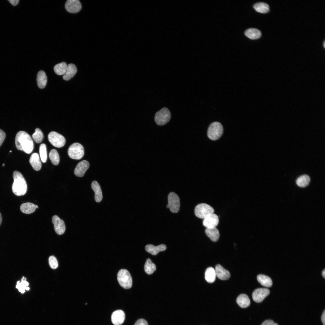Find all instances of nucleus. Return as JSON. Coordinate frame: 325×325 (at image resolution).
I'll list each match as a JSON object with an SVG mask.
<instances>
[{
    "instance_id": "nucleus-38",
    "label": "nucleus",
    "mask_w": 325,
    "mask_h": 325,
    "mask_svg": "<svg viewBox=\"0 0 325 325\" xmlns=\"http://www.w3.org/2000/svg\"><path fill=\"white\" fill-rule=\"evenodd\" d=\"M134 325H148L147 321L143 319H140L138 320Z\"/></svg>"
},
{
    "instance_id": "nucleus-10",
    "label": "nucleus",
    "mask_w": 325,
    "mask_h": 325,
    "mask_svg": "<svg viewBox=\"0 0 325 325\" xmlns=\"http://www.w3.org/2000/svg\"><path fill=\"white\" fill-rule=\"evenodd\" d=\"M270 292L269 290L266 288L257 289L252 293L253 299L256 302H261L269 295Z\"/></svg>"
},
{
    "instance_id": "nucleus-31",
    "label": "nucleus",
    "mask_w": 325,
    "mask_h": 325,
    "mask_svg": "<svg viewBox=\"0 0 325 325\" xmlns=\"http://www.w3.org/2000/svg\"><path fill=\"white\" fill-rule=\"evenodd\" d=\"M29 284V283L26 281V278L23 277L21 282L17 281L16 287L21 293H23L25 292V290H29V288L28 287Z\"/></svg>"
},
{
    "instance_id": "nucleus-36",
    "label": "nucleus",
    "mask_w": 325,
    "mask_h": 325,
    "mask_svg": "<svg viewBox=\"0 0 325 325\" xmlns=\"http://www.w3.org/2000/svg\"><path fill=\"white\" fill-rule=\"evenodd\" d=\"M49 263L50 267L53 269L56 268L58 266V262L56 258L53 256L49 257Z\"/></svg>"
},
{
    "instance_id": "nucleus-16",
    "label": "nucleus",
    "mask_w": 325,
    "mask_h": 325,
    "mask_svg": "<svg viewBox=\"0 0 325 325\" xmlns=\"http://www.w3.org/2000/svg\"><path fill=\"white\" fill-rule=\"evenodd\" d=\"M215 270L216 276L219 279L222 280H225L228 279L230 277V274L229 271L224 268L220 265H217Z\"/></svg>"
},
{
    "instance_id": "nucleus-2",
    "label": "nucleus",
    "mask_w": 325,
    "mask_h": 325,
    "mask_svg": "<svg viewBox=\"0 0 325 325\" xmlns=\"http://www.w3.org/2000/svg\"><path fill=\"white\" fill-rule=\"evenodd\" d=\"M14 182L12 189L13 193L17 196L24 195L27 190V185L22 175L19 172L15 171L13 174Z\"/></svg>"
},
{
    "instance_id": "nucleus-25",
    "label": "nucleus",
    "mask_w": 325,
    "mask_h": 325,
    "mask_svg": "<svg viewBox=\"0 0 325 325\" xmlns=\"http://www.w3.org/2000/svg\"><path fill=\"white\" fill-rule=\"evenodd\" d=\"M36 209L35 205L30 202L23 203L20 206L21 211L26 214H29L33 212Z\"/></svg>"
},
{
    "instance_id": "nucleus-14",
    "label": "nucleus",
    "mask_w": 325,
    "mask_h": 325,
    "mask_svg": "<svg viewBox=\"0 0 325 325\" xmlns=\"http://www.w3.org/2000/svg\"><path fill=\"white\" fill-rule=\"evenodd\" d=\"M89 166V162L85 160L80 162L74 169L75 175L77 177H82Z\"/></svg>"
},
{
    "instance_id": "nucleus-42",
    "label": "nucleus",
    "mask_w": 325,
    "mask_h": 325,
    "mask_svg": "<svg viewBox=\"0 0 325 325\" xmlns=\"http://www.w3.org/2000/svg\"><path fill=\"white\" fill-rule=\"evenodd\" d=\"M322 275L323 277L325 278V269H324L322 272Z\"/></svg>"
},
{
    "instance_id": "nucleus-37",
    "label": "nucleus",
    "mask_w": 325,
    "mask_h": 325,
    "mask_svg": "<svg viewBox=\"0 0 325 325\" xmlns=\"http://www.w3.org/2000/svg\"><path fill=\"white\" fill-rule=\"evenodd\" d=\"M6 137L5 133L2 130L0 129V147L3 143Z\"/></svg>"
},
{
    "instance_id": "nucleus-45",
    "label": "nucleus",
    "mask_w": 325,
    "mask_h": 325,
    "mask_svg": "<svg viewBox=\"0 0 325 325\" xmlns=\"http://www.w3.org/2000/svg\"><path fill=\"white\" fill-rule=\"evenodd\" d=\"M323 46H324V48H325V41H324V43H323Z\"/></svg>"
},
{
    "instance_id": "nucleus-23",
    "label": "nucleus",
    "mask_w": 325,
    "mask_h": 325,
    "mask_svg": "<svg viewBox=\"0 0 325 325\" xmlns=\"http://www.w3.org/2000/svg\"><path fill=\"white\" fill-rule=\"evenodd\" d=\"M47 78L45 72L41 70L38 72L37 75V81L38 87L40 88H44L46 85Z\"/></svg>"
},
{
    "instance_id": "nucleus-40",
    "label": "nucleus",
    "mask_w": 325,
    "mask_h": 325,
    "mask_svg": "<svg viewBox=\"0 0 325 325\" xmlns=\"http://www.w3.org/2000/svg\"><path fill=\"white\" fill-rule=\"evenodd\" d=\"M8 1L13 5L15 6L18 3L19 0H8Z\"/></svg>"
},
{
    "instance_id": "nucleus-34",
    "label": "nucleus",
    "mask_w": 325,
    "mask_h": 325,
    "mask_svg": "<svg viewBox=\"0 0 325 325\" xmlns=\"http://www.w3.org/2000/svg\"><path fill=\"white\" fill-rule=\"evenodd\" d=\"M32 137L35 141L37 143H41L43 138V134L41 130L38 128L35 129V132L33 134Z\"/></svg>"
},
{
    "instance_id": "nucleus-9",
    "label": "nucleus",
    "mask_w": 325,
    "mask_h": 325,
    "mask_svg": "<svg viewBox=\"0 0 325 325\" xmlns=\"http://www.w3.org/2000/svg\"><path fill=\"white\" fill-rule=\"evenodd\" d=\"M48 139L50 143L56 147L60 148L63 147L66 142L64 137L55 132H50L48 135Z\"/></svg>"
},
{
    "instance_id": "nucleus-35",
    "label": "nucleus",
    "mask_w": 325,
    "mask_h": 325,
    "mask_svg": "<svg viewBox=\"0 0 325 325\" xmlns=\"http://www.w3.org/2000/svg\"><path fill=\"white\" fill-rule=\"evenodd\" d=\"M39 151L40 158L43 163L46 162L47 159V152L46 144H41L39 147Z\"/></svg>"
},
{
    "instance_id": "nucleus-39",
    "label": "nucleus",
    "mask_w": 325,
    "mask_h": 325,
    "mask_svg": "<svg viewBox=\"0 0 325 325\" xmlns=\"http://www.w3.org/2000/svg\"><path fill=\"white\" fill-rule=\"evenodd\" d=\"M261 325H278V324L275 323L272 320H268L264 321Z\"/></svg>"
},
{
    "instance_id": "nucleus-20",
    "label": "nucleus",
    "mask_w": 325,
    "mask_h": 325,
    "mask_svg": "<svg viewBox=\"0 0 325 325\" xmlns=\"http://www.w3.org/2000/svg\"><path fill=\"white\" fill-rule=\"evenodd\" d=\"M77 71L76 66L73 63H70L67 66V70L63 76V79L65 80H70L73 77Z\"/></svg>"
},
{
    "instance_id": "nucleus-21",
    "label": "nucleus",
    "mask_w": 325,
    "mask_h": 325,
    "mask_svg": "<svg viewBox=\"0 0 325 325\" xmlns=\"http://www.w3.org/2000/svg\"><path fill=\"white\" fill-rule=\"evenodd\" d=\"M205 232L208 237L213 242L217 241L219 239L220 234L219 231L216 227L206 228Z\"/></svg>"
},
{
    "instance_id": "nucleus-4",
    "label": "nucleus",
    "mask_w": 325,
    "mask_h": 325,
    "mask_svg": "<svg viewBox=\"0 0 325 325\" xmlns=\"http://www.w3.org/2000/svg\"><path fill=\"white\" fill-rule=\"evenodd\" d=\"M223 131L222 125L219 122H216L212 123L208 127L207 136L212 140H216L220 138L222 134Z\"/></svg>"
},
{
    "instance_id": "nucleus-29",
    "label": "nucleus",
    "mask_w": 325,
    "mask_h": 325,
    "mask_svg": "<svg viewBox=\"0 0 325 325\" xmlns=\"http://www.w3.org/2000/svg\"><path fill=\"white\" fill-rule=\"evenodd\" d=\"M253 8L256 11L263 13H267L269 10L268 5L263 2L256 3L254 5Z\"/></svg>"
},
{
    "instance_id": "nucleus-32",
    "label": "nucleus",
    "mask_w": 325,
    "mask_h": 325,
    "mask_svg": "<svg viewBox=\"0 0 325 325\" xmlns=\"http://www.w3.org/2000/svg\"><path fill=\"white\" fill-rule=\"evenodd\" d=\"M144 269L145 272L148 274H152L156 270L155 265L152 262L151 259L148 258L145 263Z\"/></svg>"
},
{
    "instance_id": "nucleus-22",
    "label": "nucleus",
    "mask_w": 325,
    "mask_h": 325,
    "mask_svg": "<svg viewBox=\"0 0 325 325\" xmlns=\"http://www.w3.org/2000/svg\"><path fill=\"white\" fill-rule=\"evenodd\" d=\"M237 302L238 305L243 308H246L250 305V300L247 295L242 294L239 295L237 298Z\"/></svg>"
},
{
    "instance_id": "nucleus-19",
    "label": "nucleus",
    "mask_w": 325,
    "mask_h": 325,
    "mask_svg": "<svg viewBox=\"0 0 325 325\" xmlns=\"http://www.w3.org/2000/svg\"><path fill=\"white\" fill-rule=\"evenodd\" d=\"M166 246L163 244L155 246L153 245L149 244L145 247L146 250L153 255H157L159 252L164 251L166 249Z\"/></svg>"
},
{
    "instance_id": "nucleus-8",
    "label": "nucleus",
    "mask_w": 325,
    "mask_h": 325,
    "mask_svg": "<svg viewBox=\"0 0 325 325\" xmlns=\"http://www.w3.org/2000/svg\"><path fill=\"white\" fill-rule=\"evenodd\" d=\"M168 204L166 207L169 209L170 211L174 213L178 212L180 207V199L178 195L173 192L170 193L168 197Z\"/></svg>"
},
{
    "instance_id": "nucleus-5",
    "label": "nucleus",
    "mask_w": 325,
    "mask_h": 325,
    "mask_svg": "<svg viewBox=\"0 0 325 325\" xmlns=\"http://www.w3.org/2000/svg\"><path fill=\"white\" fill-rule=\"evenodd\" d=\"M214 212V209L212 206L205 203L197 205L195 208L194 211L197 217L203 219L213 213Z\"/></svg>"
},
{
    "instance_id": "nucleus-11",
    "label": "nucleus",
    "mask_w": 325,
    "mask_h": 325,
    "mask_svg": "<svg viewBox=\"0 0 325 325\" xmlns=\"http://www.w3.org/2000/svg\"><path fill=\"white\" fill-rule=\"evenodd\" d=\"M52 220L56 233L58 235L63 234L66 230L64 221L57 215L53 216Z\"/></svg>"
},
{
    "instance_id": "nucleus-6",
    "label": "nucleus",
    "mask_w": 325,
    "mask_h": 325,
    "mask_svg": "<svg viewBox=\"0 0 325 325\" xmlns=\"http://www.w3.org/2000/svg\"><path fill=\"white\" fill-rule=\"evenodd\" d=\"M69 156L75 159H80L82 158L84 154L83 146L78 143H75L72 144L68 150Z\"/></svg>"
},
{
    "instance_id": "nucleus-27",
    "label": "nucleus",
    "mask_w": 325,
    "mask_h": 325,
    "mask_svg": "<svg viewBox=\"0 0 325 325\" xmlns=\"http://www.w3.org/2000/svg\"><path fill=\"white\" fill-rule=\"evenodd\" d=\"M216 274L215 270L212 267L208 268L205 272V279L209 283H213L215 280Z\"/></svg>"
},
{
    "instance_id": "nucleus-44",
    "label": "nucleus",
    "mask_w": 325,
    "mask_h": 325,
    "mask_svg": "<svg viewBox=\"0 0 325 325\" xmlns=\"http://www.w3.org/2000/svg\"><path fill=\"white\" fill-rule=\"evenodd\" d=\"M35 205L36 208H37V209L39 207H38V206L37 205Z\"/></svg>"
},
{
    "instance_id": "nucleus-33",
    "label": "nucleus",
    "mask_w": 325,
    "mask_h": 325,
    "mask_svg": "<svg viewBox=\"0 0 325 325\" xmlns=\"http://www.w3.org/2000/svg\"><path fill=\"white\" fill-rule=\"evenodd\" d=\"M49 157L53 164L57 165L59 164L60 157L59 154L56 150L52 149L49 153Z\"/></svg>"
},
{
    "instance_id": "nucleus-43",
    "label": "nucleus",
    "mask_w": 325,
    "mask_h": 325,
    "mask_svg": "<svg viewBox=\"0 0 325 325\" xmlns=\"http://www.w3.org/2000/svg\"><path fill=\"white\" fill-rule=\"evenodd\" d=\"M2 215H1V213H0V225L1 224V223H2Z\"/></svg>"
},
{
    "instance_id": "nucleus-24",
    "label": "nucleus",
    "mask_w": 325,
    "mask_h": 325,
    "mask_svg": "<svg viewBox=\"0 0 325 325\" xmlns=\"http://www.w3.org/2000/svg\"><path fill=\"white\" fill-rule=\"evenodd\" d=\"M244 33L247 37L252 39H258L261 35V31L258 29L255 28H250L247 29Z\"/></svg>"
},
{
    "instance_id": "nucleus-13",
    "label": "nucleus",
    "mask_w": 325,
    "mask_h": 325,
    "mask_svg": "<svg viewBox=\"0 0 325 325\" xmlns=\"http://www.w3.org/2000/svg\"><path fill=\"white\" fill-rule=\"evenodd\" d=\"M219 223V219L218 216L214 213H212L204 219L203 224V226L206 228L216 227Z\"/></svg>"
},
{
    "instance_id": "nucleus-15",
    "label": "nucleus",
    "mask_w": 325,
    "mask_h": 325,
    "mask_svg": "<svg viewBox=\"0 0 325 325\" xmlns=\"http://www.w3.org/2000/svg\"><path fill=\"white\" fill-rule=\"evenodd\" d=\"M125 318L124 311L120 310L114 311L111 315V321L114 325H121L124 322Z\"/></svg>"
},
{
    "instance_id": "nucleus-1",
    "label": "nucleus",
    "mask_w": 325,
    "mask_h": 325,
    "mask_svg": "<svg viewBox=\"0 0 325 325\" xmlns=\"http://www.w3.org/2000/svg\"><path fill=\"white\" fill-rule=\"evenodd\" d=\"M16 148L27 154L30 153L34 148V144L30 136L23 131L18 132L15 138Z\"/></svg>"
},
{
    "instance_id": "nucleus-7",
    "label": "nucleus",
    "mask_w": 325,
    "mask_h": 325,
    "mask_svg": "<svg viewBox=\"0 0 325 325\" xmlns=\"http://www.w3.org/2000/svg\"><path fill=\"white\" fill-rule=\"evenodd\" d=\"M171 113L166 107H163L155 114L154 119L156 123L159 125H162L167 123L171 118Z\"/></svg>"
},
{
    "instance_id": "nucleus-18",
    "label": "nucleus",
    "mask_w": 325,
    "mask_h": 325,
    "mask_svg": "<svg viewBox=\"0 0 325 325\" xmlns=\"http://www.w3.org/2000/svg\"><path fill=\"white\" fill-rule=\"evenodd\" d=\"M91 187L95 193L94 199L97 202H100L102 200L103 196L101 187L99 183L96 181H93L91 183Z\"/></svg>"
},
{
    "instance_id": "nucleus-12",
    "label": "nucleus",
    "mask_w": 325,
    "mask_h": 325,
    "mask_svg": "<svg viewBox=\"0 0 325 325\" xmlns=\"http://www.w3.org/2000/svg\"><path fill=\"white\" fill-rule=\"evenodd\" d=\"M65 8L68 12L76 13L79 11L82 8V5L78 0H68L65 4Z\"/></svg>"
},
{
    "instance_id": "nucleus-46",
    "label": "nucleus",
    "mask_w": 325,
    "mask_h": 325,
    "mask_svg": "<svg viewBox=\"0 0 325 325\" xmlns=\"http://www.w3.org/2000/svg\"><path fill=\"white\" fill-rule=\"evenodd\" d=\"M4 165H5V164H4H4H3V165H2V166H4Z\"/></svg>"
},
{
    "instance_id": "nucleus-17",
    "label": "nucleus",
    "mask_w": 325,
    "mask_h": 325,
    "mask_svg": "<svg viewBox=\"0 0 325 325\" xmlns=\"http://www.w3.org/2000/svg\"><path fill=\"white\" fill-rule=\"evenodd\" d=\"M29 162L33 168L36 171L39 170L42 164L39 155L37 153H33L31 156Z\"/></svg>"
},
{
    "instance_id": "nucleus-41",
    "label": "nucleus",
    "mask_w": 325,
    "mask_h": 325,
    "mask_svg": "<svg viewBox=\"0 0 325 325\" xmlns=\"http://www.w3.org/2000/svg\"><path fill=\"white\" fill-rule=\"evenodd\" d=\"M321 320L323 325H325V310H324L322 314Z\"/></svg>"
},
{
    "instance_id": "nucleus-3",
    "label": "nucleus",
    "mask_w": 325,
    "mask_h": 325,
    "mask_svg": "<svg viewBox=\"0 0 325 325\" xmlns=\"http://www.w3.org/2000/svg\"><path fill=\"white\" fill-rule=\"evenodd\" d=\"M117 280L120 286L125 289L131 288L132 281L128 271L125 269L120 270L117 274Z\"/></svg>"
},
{
    "instance_id": "nucleus-47",
    "label": "nucleus",
    "mask_w": 325,
    "mask_h": 325,
    "mask_svg": "<svg viewBox=\"0 0 325 325\" xmlns=\"http://www.w3.org/2000/svg\"><path fill=\"white\" fill-rule=\"evenodd\" d=\"M9 152H10V153L11 152V150Z\"/></svg>"
},
{
    "instance_id": "nucleus-30",
    "label": "nucleus",
    "mask_w": 325,
    "mask_h": 325,
    "mask_svg": "<svg viewBox=\"0 0 325 325\" xmlns=\"http://www.w3.org/2000/svg\"><path fill=\"white\" fill-rule=\"evenodd\" d=\"M67 66L65 62H62L55 65L54 70L55 73L59 75H64L66 73Z\"/></svg>"
},
{
    "instance_id": "nucleus-26",
    "label": "nucleus",
    "mask_w": 325,
    "mask_h": 325,
    "mask_svg": "<svg viewBox=\"0 0 325 325\" xmlns=\"http://www.w3.org/2000/svg\"><path fill=\"white\" fill-rule=\"evenodd\" d=\"M257 279L259 283L264 286L270 287L272 285L271 279L267 276L259 274L257 277Z\"/></svg>"
},
{
    "instance_id": "nucleus-28",
    "label": "nucleus",
    "mask_w": 325,
    "mask_h": 325,
    "mask_svg": "<svg viewBox=\"0 0 325 325\" xmlns=\"http://www.w3.org/2000/svg\"><path fill=\"white\" fill-rule=\"evenodd\" d=\"M310 181V177L306 175H301L297 178L296 180L297 185L302 187H305L309 183Z\"/></svg>"
}]
</instances>
